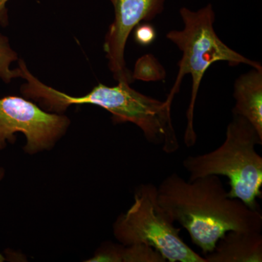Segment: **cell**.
Wrapping results in <instances>:
<instances>
[{
    "label": "cell",
    "mask_w": 262,
    "mask_h": 262,
    "mask_svg": "<svg viewBox=\"0 0 262 262\" xmlns=\"http://www.w3.org/2000/svg\"><path fill=\"white\" fill-rule=\"evenodd\" d=\"M158 188L160 206L187 231L204 254L212 252L227 232H261L262 215L231 198L219 176L185 180L173 173Z\"/></svg>",
    "instance_id": "obj_1"
},
{
    "label": "cell",
    "mask_w": 262,
    "mask_h": 262,
    "mask_svg": "<svg viewBox=\"0 0 262 262\" xmlns=\"http://www.w3.org/2000/svg\"><path fill=\"white\" fill-rule=\"evenodd\" d=\"M166 77V71L152 54H146L136 61L132 78L134 80L157 82Z\"/></svg>",
    "instance_id": "obj_11"
},
{
    "label": "cell",
    "mask_w": 262,
    "mask_h": 262,
    "mask_svg": "<svg viewBox=\"0 0 262 262\" xmlns=\"http://www.w3.org/2000/svg\"><path fill=\"white\" fill-rule=\"evenodd\" d=\"M70 117L49 113L37 103L17 96L0 98V151L14 144L15 134L27 139L24 151L34 155L51 150L68 131Z\"/></svg>",
    "instance_id": "obj_6"
},
{
    "label": "cell",
    "mask_w": 262,
    "mask_h": 262,
    "mask_svg": "<svg viewBox=\"0 0 262 262\" xmlns=\"http://www.w3.org/2000/svg\"><path fill=\"white\" fill-rule=\"evenodd\" d=\"M87 262H165L158 251L144 244L130 246L105 243Z\"/></svg>",
    "instance_id": "obj_10"
},
{
    "label": "cell",
    "mask_w": 262,
    "mask_h": 262,
    "mask_svg": "<svg viewBox=\"0 0 262 262\" xmlns=\"http://www.w3.org/2000/svg\"><path fill=\"white\" fill-rule=\"evenodd\" d=\"M18 53L10 46L9 39L0 32V79L6 84L16 78H20L18 67L10 68L13 62L18 61Z\"/></svg>",
    "instance_id": "obj_12"
},
{
    "label": "cell",
    "mask_w": 262,
    "mask_h": 262,
    "mask_svg": "<svg viewBox=\"0 0 262 262\" xmlns=\"http://www.w3.org/2000/svg\"><path fill=\"white\" fill-rule=\"evenodd\" d=\"M5 175V170L3 167H0V182H2L3 179H4ZM6 261L4 255L3 253H0V262H3Z\"/></svg>",
    "instance_id": "obj_15"
},
{
    "label": "cell",
    "mask_w": 262,
    "mask_h": 262,
    "mask_svg": "<svg viewBox=\"0 0 262 262\" xmlns=\"http://www.w3.org/2000/svg\"><path fill=\"white\" fill-rule=\"evenodd\" d=\"M233 115L244 117L262 139V69L252 68L234 84Z\"/></svg>",
    "instance_id": "obj_9"
},
{
    "label": "cell",
    "mask_w": 262,
    "mask_h": 262,
    "mask_svg": "<svg viewBox=\"0 0 262 262\" xmlns=\"http://www.w3.org/2000/svg\"><path fill=\"white\" fill-rule=\"evenodd\" d=\"M156 36L155 27L148 22L138 25L134 32V39L136 43L141 46H148L154 42Z\"/></svg>",
    "instance_id": "obj_13"
},
{
    "label": "cell",
    "mask_w": 262,
    "mask_h": 262,
    "mask_svg": "<svg viewBox=\"0 0 262 262\" xmlns=\"http://www.w3.org/2000/svg\"><path fill=\"white\" fill-rule=\"evenodd\" d=\"M179 13L184 27L182 30H171L166 34L167 39L175 44L182 53L178 63V75L166 99L173 102L184 77L187 75L192 76V93L184 134V143L188 147H191L196 141L194 127L196 96L203 76L209 67L220 61L227 62L230 67L246 64L258 70L262 69V66L259 62L249 59L234 51L219 37L214 29L215 14L211 3L196 11L182 7Z\"/></svg>",
    "instance_id": "obj_2"
},
{
    "label": "cell",
    "mask_w": 262,
    "mask_h": 262,
    "mask_svg": "<svg viewBox=\"0 0 262 262\" xmlns=\"http://www.w3.org/2000/svg\"><path fill=\"white\" fill-rule=\"evenodd\" d=\"M115 17L105 36L103 51L108 67L117 82L131 84L132 73L125 59V47L130 34L138 25L161 14L167 0H108Z\"/></svg>",
    "instance_id": "obj_7"
},
{
    "label": "cell",
    "mask_w": 262,
    "mask_h": 262,
    "mask_svg": "<svg viewBox=\"0 0 262 262\" xmlns=\"http://www.w3.org/2000/svg\"><path fill=\"white\" fill-rule=\"evenodd\" d=\"M10 0H0V25L7 27L9 25V13L7 4Z\"/></svg>",
    "instance_id": "obj_14"
},
{
    "label": "cell",
    "mask_w": 262,
    "mask_h": 262,
    "mask_svg": "<svg viewBox=\"0 0 262 262\" xmlns=\"http://www.w3.org/2000/svg\"><path fill=\"white\" fill-rule=\"evenodd\" d=\"M63 103L67 107L82 104L99 106L111 114L114 123L130 122L139 127L148 142L162 146L167 154L179 149L172 122V102L141 94L132 89L130 84L118 82L110 87L99 83L82 96L65 94Z\"/></svg>",
    "instance_id": "obj_4"
},
{
    "label": "cell",
    "mask_w": 262,
    "mask_h": 262,
    "mask_svg": "<svg viewBox=\"0 0 262 262\" xmlns=\"http://www.w3.org/2000/svg\"><path fill=\"white\" fill-rule=\"evenodd\" d=\"M262 139L247 120L233 115L227 125L223 144L206 154L188 156L183 166L189 182L206 176H223L229 179V196L237 198L253 210L258 209L262 195V158L256 151Z\"/></svg>",
    "instance_id": "obj_3"
},
{
    "label": "cell",
    "mask_w": 262,
    "mask_h": 262,
    "mask_svg": "<svg viewBox=\"0 0 262 262\" xmlns=\"http://www.w3.org/2000/svg\"><path fill=\"white\" fill-rule=\"evenodd\" d=\"M204 258L206 262H261V232H227Z\"/></svg>",
    "instance_id": "obj_8"
},
{
    "label": "cell",
    "mask_w": 262,
    "mask_h": 262,
    "mask_svg": "<svg viewBox=\"0 0 262 262\" xmlns=\"http://www.w3.org/2000/svg\"><path fill=\"white\" fill-rule=\"evenodd\" d=\"M180 228L158 201V188L143 184L136 188L134 202L113 225L115 238L124 246L144 244L154 248L170 262H206L180 237Z\"/></svg>",
    "instance_id": "obj_5"
}]
</instances>
